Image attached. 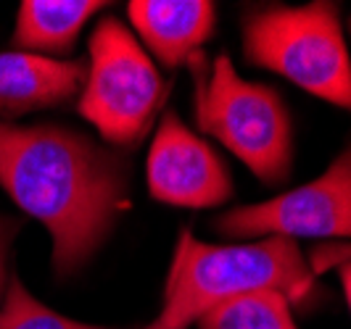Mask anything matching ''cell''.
<instances>
[{
  "instance_id": "5b68a950",
  "label": "cell",
  "mask_w": 351,
  "mask_h": 329,
  "mask_svg": "<svg viewBox=\"0 0 351 329\" xmlns=\"http://www.w3.org/2000/svg\"><path fill=\"white\" fill-rule=\"evenodd\" d=\"M80 114L111 145L141 142L167 101V82L132 29L104 18L90 35Z\"/></svg>"
},
{
  "instance_id": "7c38bea8",
  "label": "cell",
  "mask_w": 351,
  "mask_h": 329,
  "mask_svg": "<svg viewBox=\"0 0 351 329\" xmlns=\"http://www.w3.org/2000/svg\"><path fill=\"white\" fill-rule=\"evenodd\" d=\"M0 329H108L88 321H77L48 308L43 300L24 287L19 277L8 279L5 303L0 311Z\"/></svg>"
},
{
  "instance_id": "6da1fadb",
  "label": "cell",
  "mask_w": 351,
  "mask_h": 329,
  "mask_svg": "<svg viewBox=\"0 0 351 329\" xmlns=\"http://www.w3.org/2000/svg\"><path fill=\"white\" fill-rule=\"evenodd\" d=\"M0 187L51 232L53 272L66 279L101 250L130 203V166L66 127L0 122Z\"/></svg>"
},
{
  "instance_id": "3957f363",
  "label": "cell",
  "mask_w": 351,
  "mask_h": 329,
  "mask_svg": "<svg viewBox=\"0 0 351 329\" xmlns=\"http://www.w3.org/2000/svg\"><path fill=\"white\" fill-rule=\"evenodd\" d=\"M188 66L198 129L219 140L262 185H282L293 174V122L280 92L243 79L228 53L206 64L201 51Z\"/></svg>"
},
{
  "instance_id": "9a60e30c",
  "label": "cell",
  "mask_w": 351,
  "mask_h": 329,
  "mask_svg": "<svg viewBox=\"0 0 351 329\" xmlns=\"http://www.w3.org/2000/svg\"><path fill=\"white\" fill-rule=\"evenodd\" d=\"M338 274H341V287H343V295H346V303H349L351 311V261L338 266Z\"/></svg>"
},
{
  "instance_id": "8fae6325",
  "label": "cell",
  "mask_w": 351,
  "mask_h": 329,
  "mask_svg": "<svg viewBox=\"0 0 351 329\" xmlns=\"http://www.w3.org/2000/svg\"><path fill=\"white\" fill-rule=\"evenodd\" d=\"M198 329H299L293 319V303L280 290H251L235 295L228 303L217 306Z\"/></svg>"
},
{
  "instance_id": "9c48e42d",
  "label": "cell",
  "mask_w": 351,
  "mask_h": 329,
  "mask_svg": "<svg viewBox=\"0 0 351 329\" xmlns=\"http://www.w3.org/2000/svg\"><path fill=\"white\" fill-rule=\"evenodd\" d=\"M82 61H61L27 51L0 53V116L14 119L29 111L71 101L85 85Z\"/></svg>"
},
{
  "instance_id": "8992f818",
  "label": "cell",
  "mask_w": 351,
  "mask_h": 329,
  "mask_svg": "<svg viewBox=\"0 0 351 329\" xmlns=\"http://www.w3.org/2000/svg\"><path fill=\"white\" fill-rule=\"evenodd\" d=\"M211 226L241 243L262 237L351 243V142L317 179L264 203L225 211Z\"/></svg>"
},
{
  "instance_id": "7a4b0ae2",
  "label": "cell",
  "mask_w": 351,
  "mask_h": 329,
  "mask_svg": "<svg viewBox=\"0 0 351 329\" xmlns=\"http://www.w3.org/2000/svg\"><path fill=\"white\" fill-rule=\"evenodd\" d=\"M315 272L299 243L262 237L248 243H201L182 229L164 285L161 311L143 329H191L217 306L251 290H280L291 303L315 293Z\"/></svg>"
},
{
  "instance_id": "277c9868",
  "label": "cell",
  "mask_w": 351,
  "mask_h": 329,
  "mask_svg": "<svg viewBox=\"0 0 351 329\" xmlns=\"http://www.w3.org/2000/svg\"><path fill=\"white\" fill-rule=\"evenodd\" d=\"M243 55L325 103L351 114V53L341 8L330 0L262 5L243 16Z\"/></svg>"
},
{
  "instance_id": "ba28073f",
  "label": "cell",
  "mask_w": 351,
  "mask_h": 329,
  "mask_svg": "<svg viewBox=\"0 0 351 329\" xmlns=\"http://www.w3.org/2000/svg\"><path fill=\"white\" fill-rule=\"evenodd\" d=\"M127 16L145 53L151 51L164 66L177 69L214 35L217 5L209 0H132Z\"/></svg>"
},
{
  "instance_id": "30bf717a",
  "label": "cell",
  "mask_w": 351,
  "mask_h": 329,
  "mask_svg": "<svg viewBox=\"0 0 351 329\" xmlns=\"http://www.w3.org/2000/svg\"><path fill=\"white\" fill-rule=\"evenodd\" d=\"M106 3L95 0H24L16 14L19 51L58 58L69 53L80 32Z\"/></svg>"
},
{
  "instance_id": "4fadbf2b",
  "label": "cell",
  "mask_w": 351,
  "mask_h": 329,
  "mask_svg": "<svg viewBox=\"0 0 351 329\" xmlns=\"http://www.w3.org/2000/svg\"><path fill=\"white\" fill-rule=\"evenodd\" d=\"M309 266L317 274H325L328 269H338L341 263L351 261V243H319L309 253Z\"/></svg>"
},
{
  "instance_id": "52a82bcc",
  "label": "cell",
  "mask_w": 351,
  "mask_h": 329,
  "mask_svg": "<svg viewBox=\"0 0 351 329\" xmlns=\"http://www.w3.org/2000/svg\"><path fill=\"white\" fill-rule=\"evenodd\" d=\"M145 182L154 200L177 208L225 206L235 192L230 166L175 111H167L156 127Z\"/></svg>"
},
{
  "instance_id": "5bb4252c",
  "label": "cell",
  "mask_w": 351,
  "mask_h": 329,
  "mask_svg": "<svg viewBox=\"0 0 351 329\" xmlns=\"http://www.w3.org/2000/svg\"><path fill=\"white\" fill-rule=\"evenodd\" d=\"M14 237V226L0 216V293L8 287V248Z\"/></svg>"
}]
</instances>
